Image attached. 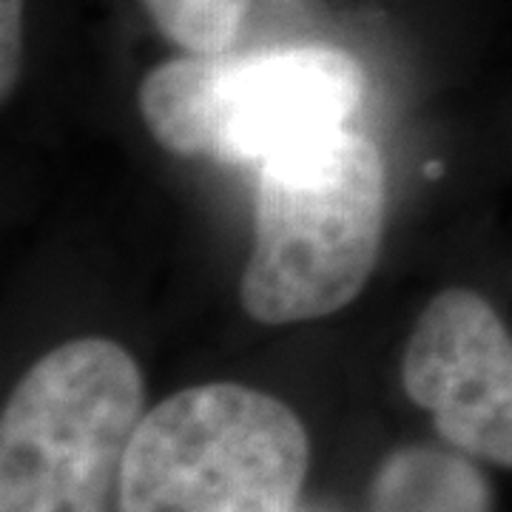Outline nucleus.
<instances>
[{"label":"nucleus","instance_id":"423d86ee","mask_svg":"<svg viewBox=\"0 0 512 512\" xmlns=\"http://www.w3.org/2000/svg\"><path fill=\"white\" fill-rule=\"evenodd\" d=\"M367 512H495V495L476 458L413 444L384 458Z\"/></svg>","mask_w":512,"mask_h":512},{"label":"nucleus","instance_id":"f03ea898","mask_svg":"<svg viewBox=\"0 0 512 512\" xmlns=\"http://www.w3.org/2000/svg\"><path fill=\"white\" fill-rule=\"evenodd\" d=\"M365 89L356 57L311 43L165 60L143 77L137 103L165 151L259 168L348 128Z\"/></svg>","mask_w":512,"mask_h":512},{"label":"nucleus","instance_id":"6e6552de","mask_svg":"<svg viewBox=\"0 0 512 512\" xmlns=\"http://www.w3.org/2000/svg\"><path fill=\"white\" fill-rule=\"evenodd\" d=\"M23 3L26 0H0V94L9 100L20 77L23 60Z\"/></svg>","mask_w":512,"mask_h":512},{"label":"nucleus","instance_id":"7ed1b4c3","mask_svg":"<svg viewBox=\"0 0 512 512\" xmlns=\"http://www.w3.org/2000/svg\"><path fill=\"white\" fill-rule=\"evenodd\" d=\"M308 464L285 402L234 382L185 387L137 424L117 512H296Z\"/></svg>","mask_w":512,"mask_h":512},{"label":"nucleus","instance_id":"39448f33","mask_svg":"<svg viewBox=\"0 0 512 512\" xmlns=\"http://www.w3.org/2000/svg\"><path fill=\"white\" fill-rule=\"evenodd\" d=\"M402 384L453 450L512 470V325L487 293L456 285L427 302Z\"/></svg>","mask_w":512,"mask_h":512},{"label":"nucleus","instance_id":"0eeeda50","mask_svg":"<svg viewBox=\"0 0 512 512\" xmlns=\"http://www.w3.org/2000/svg\"><path fill=\"white\" fill-rule=\"evenodd\" d=\"M148 18L188 55H225L254 0H140Z\"/></svg>","mask_w":512,"mask_h":512},{"label":"nucleus","instance_id":"20e7f679","mask_svg":"<svg viewBox=\"0 0 512 512\" xmlns=\"http://www.w3.org/2000/svg\"><path fill=\"white\" fill-rule=\"evenodd\" d=\"M143 404L140 365L111 339L40 356L0 416V512H114Z\"/></svg>","mask_w":512,"mask_h":512},{"label":"nucleus","instance_id":"f257e3e1","mask_svg":"<svg viewBox=\"0 0 512 512\" xmlns=\"http://www.w3.org/2000/svg\"><path fill=\"white\" fill-rule=\"evenodd\" d=\"M256 171L254 251L239 282L245 313L293 325L350 305L382 248L379 148L348 126Z\"/></svg>","mask_w":512,"mask_h":512}]
</instances>
